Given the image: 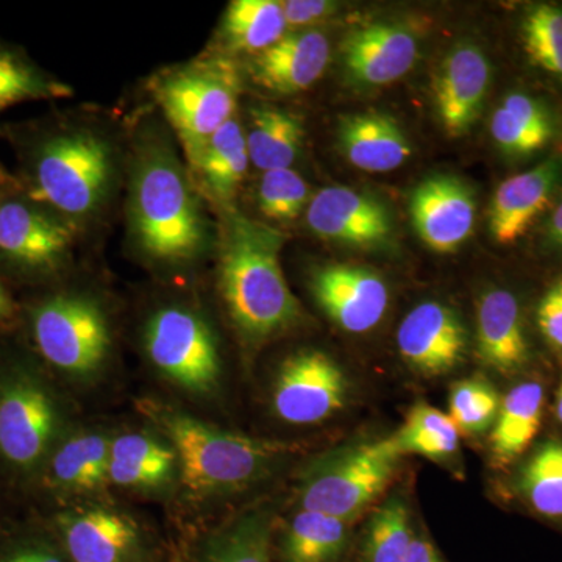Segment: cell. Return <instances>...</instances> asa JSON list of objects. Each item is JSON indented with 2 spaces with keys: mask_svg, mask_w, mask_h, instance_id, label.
Masks as SVG:
<instances>
[{
  "mask_svg": "<svg viewBox=\"0 0 562 562\" xmlns=\"http://www.w3.org/2000/svg\"><path fill=\"white\" fill-rule=\"evenodd\" d=\"M284 236L261 222L231 213L222 239L220 286L233 324L251 341L286 331L301 305L281 269Z\"/></svg>",
  "mask_w": 562,
  "mask_h": 562,
  "instance_id": "obj_1",
  "label": "cell"
},
{
  "mask_svg": "<svg viewBox=\"0 0 562 562\" xmlns=\"http://www.w3.org/2000/svg\"><path fill=\"white\" fill-rule=\"evenodd\" d=\"M131 221L139 249L151 260H194L206 244L201 203L179 160L165 147L144 150L133 172Z\"/></svg>",
  "mask_w": 562,
  "mask_h": 562,
  "instance_id": "obj_2",
  "label": "cell"
},
{
  "mask_svg": "<svg viewBox=\"0 0 562 562\" xmlns=\"http://www.w3.org/2000/svg\"><path fill=\"white\" fill-rule=\"evenodd\" d=\"M139 412L171 443L184 486L201 494L257 482L283 452L280 443L221 430L165 403L139 402Z\"/></svg>",
  "mask_w": 562,
  "mask_h": 562,
  "instance_id": "obj_3",
  "label": "cell"
},
{
  "mask_svg": "<svg viewBox=\"0 0 562 562\" xmlns=\"http://www.w3.org/2000/svg\"><path fill=\"white\" fill-rule=\"evenodd\" d=\"M241 80L225 58L192 63L155 81V98L191 162L211 136L235 117Z\"/></svg>",
  "mask_w": 562,
  "mask_h": 562,
  "instance_id": "obj_4",
  "label": "cell"
},
{
  "mask_svg": "<svg viewBox=\"0 0 562 562\" xmlns=\"http://www.w3.org/2000/svg\"><path fill=\"white\" fill-rule=\"evenodd\" d=\"M113 177V151L95 133H63L44 143L33 168L32 198L66 216L83 217L101 206Z\"/></svg>",
  "mask_w": 562,
  "mask_h": 562,
  "instance_id": "obj_5",
  "label": "cell"
},
{
  "mask_svg": "<svg viewBox=\"0 0 562 562\" xmlns=\"http://www.w3.org/2000/svg\"><path fill=\"white\" fill-rule=\"evenodd\" d=\"M401 458L387 438L325 454L303 475L302 509L328 514L349 524L383 494Z\"/></svg>",
  "mask_w": 562,
  "mask_h": 562,
  "instance_id": "obj_6",
  "label": "cell"
},
{
  "mask_svg": "<svg viewBox=\"0 0 562 562\" xmlns=\"http://www.w3.org/2000/svg\"><path fill=\"white\" fill-rule=\"evenodd\" d=\"M36 346L55 368L90 376L109 357L111 331L99 303L80 294H58L33 313Z\"/></svg>",
  "mask_w": 562,
  "mask_h": 562,
  "instance_id": "obj_7",
  "label": "cell"
},
{
  "mask_svg": "<svg viewBox=\"0 0 562 562\" xmlns=\"http://www.w3.org/2000/svg\"><path fill=\"white\" fill-rule=\"evenodd\" d=\"M144 349L154 368L181 390L211 394L220 386L216 336L191 310L168 306L151 314L144 330Z\"/></svg>",
  "mask_w": 562,
  "mask_h": 562,
  "instance_id": "obj_8",
  "label": "cell"
},
{
  "mask_svg": "<svg viewBox=\"0 0 562 562\" xmlns=\"http://www.w3.org/2000/svg\"><path fill=\"white\" fill-rule=\"evenodd\" d=\"M349 382L338 362L319 350H303L281 364L273 384V412L292 425H313L344 408Z\"/></svg>",
  "mask_w": 562,
  "mask_h": 562,
  "instance_id": "obj_9",
  "label": "cell"
},
{
  "mask_svg": "<svg viewBox=\"0 0 562 562\" xmlns=\"http://www.w3.org/2000/svg\"><path fill=\"white\" fill-rule=\"evenodd\" d=\"M57 427V405L38 380L21 373L0 384V453L10 464L38 465Z\"/></svg>",
  "mask_w": 562,
  "mask_h": 562,
  "instance_id": "obj_10",
  "label": "cell"
},
{
  "mask_svg": "<svg viewBox=\"0 0 562 562\" xmlns=\"http://www.w3.org/2000/svg\"><path fill=\"white\" fill-rule=\"evenodd\" d=\"M312 291L322 312L353 335L375 328L390 306V288L364 266H322L313 273Z\"/></svg>",
  "mask_w": 562,
  "mask_h": 562,
  "instance_id": "obj_11",
  "label": "cell"
},
{
  "mask_svg": "<svg viewBox=\"0 0 562 562\" xmlns=\"http://www.w3.org/2000/svg\"><path fill=\"white\" fill-rule=\"evenodd\" d=\"M306 224L322 239L362 249L384 246L394 232L382 202L346 187L317 192L306 206Z\"/></svg>",
  "mask_w": 562,
  "mask_h": 562,
  "instance_id": "obj_12",
  "label": "cell"
},
{
  "mask_svg": "<svg viewBox=\"0 0 562 562\" xmlns=\"http://www.w3.org/2000/svg\"><path fill=\"white\" fill-rule=\"evenodd\" d=\"M403 361L427 376L443 375L464 360L468 330L454 310L424 302L406 314L397 330Z\"/></svg>",
  "mask_w": 562,
  "mask_h": 562,
  "instance_id": "obj_13",
  "label": "cell"
},
{
  "mask_svg": "<svg viewBox=\"0 0 562 562\" xmlns=\"http://www.w3.org/2000/svg\"><path fill=\"white\" fill-rule=\"evenodd\" d=\"M409 211L422 241L439 254H452L471 236L476 203L464 181L436 176L414 190Z\"/></svg>",
  "mask_w": 562,
  "mask_h": 562,
  "instance_id": "obj_14",
  "label": "cell"
},
{
  "mask_svg": "<svg viewBox=\"0 0 562 562\" xmlns=\"http://www.w3.org/2000/svg\"><path fill=\"white\" fill-rule=\"evenodd\" d=\"M60 536L70 562H150L138 525L110 509L68 514L60 520Z\"/></svg>",
  "mask_w": 562,
  "mask_h": 562,
  "instance_id": "obj_15",
  "label": "cell"
},
{
  "mask_svg": "<svg viewBox=\"0 0 562 562\" xmlns=\"http://www.w3.org/2000/svg\"><path fill=\"white\" fill-rule=\"evenodd\" d=\"M72 231L35 206L10 201L0 205V251L22 268L52 269L65 260Z\"/></svg>",
  "mask_w": 562,
  "mask_h": 562,
  "instance_id": "obj_16",
  "label": "cell"
},
{
  "mask_svg": "<svg viewBox=\"0 0 562 562\" xmlns=\"http://www.w3.org/2000/svg\"><path fill=\"white\" fill-rule=\"evenodd\" d=\"M417 41L394 24H372L351 32L342 43L350 79L364 87H383L402 79L416 65Z\"/></svg>",
  "mask_w": 562,
  "mask_h": 562,
  "instance_id": "obj_17",
  "label": "cell"
},
{
  "mask_svg": "<svg viewBox=\"0 0 562 562\" xmlns=\"http://www.w3.org/2000/svg\"><path fill=\"white\" fill-rule=\"evenodd\" d=\"M330 61V41L319 31L284 35L269 49L251 58L249 72L255 83L279 94L308 90Z\"/></svg>",
  "mask_w": 562,
  "mask_h": 562,
  "instance_id": "obj_18",
  "label": "cell"
},
{
  "mask_svg": "<svg viewBox=\"0 0 562 562\" xmlns=\"http://www.w3.org/2000/svg\"><path fill=\"white\" fill-rule=\"evenodd\" d=\"M490 80V61L479 47L461 46L446 58L436 85V106L450 136L471 131L483 109Z\"/></svg>",
  "mask_w": 562,
  "mask_h": 562,
  "instance_id": "obj_19",
  "label": "cell"
},
{
  "mask_svg": "<svg viewBox=\"0 0 562 562\" xmlns=\"http://www.w3.org/2000/svg\"><path fill=\"white\" fill-rule=\"evenodd\" d=\"M560 173V162L549 160L503 181L491 206L490 227L495 241L509 246L522 238L532 221L549 205Z\"/></svg>",
  "mask_w": 562,
  "mask_h": 562,
  "instance_id": "obj_20",
  "label": "cell"
},
{
  "mask_svg": "<svg viewBox=\"0 0 562 562\" xmlns=\"http://www.w3.org/2000/svg\"><path fill=\"white\" fill-rule=\"evenodd\" d=\"M338 143L344 157L360 171H395L412 157V143L401 124L379 111L349 114L339 121Z\"/></svg>",
  "mask_w": 562,
  "mask_h": 562,
  "instance_id": "obj_21",
  "label": "cell"
},
{
  "mask_svg": "<svg viewBox=\"0 0 562 562\" xmlns=\"http://www.w3.org/2000/svg\"><path fill=\"white\" fill-rule=\"evenodd\" d=\"M479 351L487 366L502 373L519 371L527 362L528 342L513 292L487 291L480 301Z\"/></svg>",
  "mask_w": 562,
  "mask_h": 562,
  "instance_id": "obj_22",
  "label": "cell"
},
{
  "mask_svg": "<svg viewBox=\"0 0 562 562\" xmlns=\"http://www.w3.org/2000/svg\"><path fill=\"white\" fill-rule=\"evenodd\" d=\"M179 468L171 443L146 432H125L111 441L109 480L131 490H157Z\"/></svg>",
  "mask_w": 562,
  "mask_h": 562,
  "instance_id": "obj_23",
  "label": "cell"
},
{
  "mask_svg": "<svg viewBox=\"0 0 562 562\" xmlns=\"http://www.w3.org/2000/svg\"><path fill=\"white\" fill-rule=\"evenodd\" d=\"M303 139L305 127L297 114L272 105H258L250 110L246 140L255 168L265 172L291 169L301 154Z\"/></svg>",
  "mask_w": 562,
  "mask_h": 562,
  "instance_id": "obj_24",
  "label": "cell"
},
{
  "mask_svg": "<svg viewBox=\"0 0 562 562\" xmlns=\"http://www.w3.org/2000/svg\"><path fill=\"white\" fill-rule=\"evenodd\" d=\"M249 162L246 132L241 122L233 117L211 136L192 166L206 191L217 202L228 203L241 187Z\"/></svg>",
  "mask_w": 562,
  "mask_h": 562,
  "instance_id": "obj_25",
  "label": "cell"
},
{
  "mask_svg": "<svg viewBox=\"0 0 562 562\" xmlns=\"http://www.w3.org/2000/svg\"><path fill=\"white\" fill-rule=\"evenodd\" d=\"M349 543V524L302 509L281 535V562H339Z\"/></svg>",
  "mask_w": 562,
  "mask_h": 562,
  "instance_id": "obj_26",
  "label": "cell"
},
{
  "mask_svg": "<svg viewBox=\"0 0 562 562\" xmlns=\"http://www.w3.org/2000/svg\"><path fill=\"white\" fill-rule=\"evenodd\" d=\"M542 409L541 384L527 382L508 392L491 436L495 460L506 464L528 449L541 427Z\"/></svg>",
  "mask_w": 562,
  "mask_h": 562,
  "instance_id": "obj_27",
  "label": "cell"
},
{
  "mask_svg": "<svg viewBox=\"0 0 562 562\" xmlns=\"http://www.w3.org/2000/svg\"><path fill=\"white\" fill-rule=\"evenodd\" d=\"M111 441L102 432L72 436L54 453L50 480L72 491H91L109 480Z\"/></svg>",
  "mask_w": 562,
  "mask_h": 562,
  "instance_id": "obj_28",
  "label": "cell"
},
{
  "mask_svg": "<svg viewBox=\"0 0 562 562\" xmlns=\"http://www.w3.org/2000/svg\"><path fill=\"white\" fill-rule=\"evenodd\" d=\"M191 562H272V527L266 513H250L211 532Z\"/></svg>",
  "mask_w": 562,
  "mask_h": 562,
  "instance_id": "obj_29",
  "label": "cell"
},
{
  "mask_svg": "<svg viewBox=\"0 0 562 562\" xmlns=\"http://www.w3.org/2000/svg\"><path fill=\"white\" fill-rule=\"evenodd\" d=\"M286 27L280 2L235 0L222 21V38L228 49L257 55L283 38Z\"/></svg>",
  "mask_w": 562,
  "mask_h": 562,
  "instance_id": "obj_30",
  "label": "cell"
},
{
  "mask_svg": "<svg viewBox=\"0 0 562 562\" xmlns=\"http://www.w3.org/2000/svg\"><path fill=\"white\" fill-rule=\"evenodd\" d=\"M460 435L449 414L428 403H419L413 406L405 424L387 439L402 458L420 454L431 460H443L457 453Z\"/></svg>",
  "mask_w": 562,
  "mask_h": 562,
  "instance_id": "obj_31",
  "label": "cell"
},
{
  "mask_svg": "<svg viewBox=\"0 0 562 562\" xmlns=\"http://www.w3.org/2000/svg\"><path fill=\"white\" fill-rule=\"evenodd\" d=\"M519 487L536 513L562 520V441L536 450L520 472Z\"/></svg>",
  "mask_w": 562,
  "mask_h": 562,
  "instance_id": "obj_32",
  "label": "cell"
},
{
  "mask_svg": "<svg viewBox=\"0 0 562 562\" xmlns=\"http://www.w3.org/2000/svg\"><path fill=\"white\" fill-rule=\"evenodd\" d=\"M414 536L408 506L402 498H392L369 522L362 543V562L405 561Z\"/></svg>",
  "mask_w": 562,
  "mask_h": 562,
  "instance_id": "obj_33",
  "label": "cell"
},
{
  "mask_svg": "<svg viewBox=\"0 0 562 562\" xmlns=\"http://www.w3.org/2000/svg\"><path fill=\"white\" fill-rule=\"evenodd\" d=\"M449 408V416L460 432L480 435L497 419L501 398L490 383L482 379H468L454 384Z\"/></svg>",
  "mask_w": 562,
  "mask_h": 562,
  "instance_id": "obj_34",
  "label": "cell"
},
{
  "mask_svg": "<svg viewBox=\"0 0 562 562\" xmlns=\"http://www.w3.org/2000/svg\"><path fill=\"white\" fill-rule=\"evenodd\" d=\"M257 201L262 216L276 222H291L308 206V184L292 169L268 171L262 173Z\"/></svg>",
  "mask_w": 562,
  "mask_h": 562,
  "instance_id": "obj_35",
  "label": "cell"
},
{
  "mask_svg": "<svg viewBox=\"0 0 562 562\" xmlns=\"http://www.w3.org/2000/svg\"><path fill=\"white\" fill-rule=\"evenodd\" d=\"M525 49L531 60L562 76V9L539 5L524 21Z\"/></svg>",
  "mask_w": 562,
  "mask_h": 562,
  "instance_id": "obj_36",
  "label": "cell"
},
{
  "mask_svg": "<svg viewBox=\"0 0 562 562\" xmlns=\"http://www.w3.org/2000/svg\"><path fill=\"white\" fill-rule=\"evenodd\" d=\"M65 90L41 79L38 74L29 68L20 58L0 54V110L33 99L63 95Z\"/></svg>",
  "mask_w": 562,
  "mask_h": 562,
  "instance_id": "obj_37",
  "label": "cell"
},
{
  "mask_svg": "<svg viewBox=\"0 0 562 562\" xmlns=\"http://www.w3.org/2000/svg\"><path fill=\"white\" fill-rule=\"evenodd\" d=\"M491 133L497 146L508 155H530L546 146V136L539 135L513 116L508 110H495L491 121Z\"/></svg>",
  "mask_w": 562,
  "mask_h": 562,
  "instance_id": "obj_38",
  "label": "cell"
},
{
  "mask_svg": "<svg viewBox=\"0 0 562 562\" xmlns=\"http://www.w3.org/2000/svg\"><path fill=\"white\" fill-rule=\"evenodd\" d=\"M502 106L508 110L517 120L524 122L531 131L549 139L550 136H552L553 128L549 113H547V110L543 109L541 103L536 102L530 95L514 92V94H509L508 98L505 99Z\"/></svg>",
  "mask_w": 562,
  "mask_h": 562,
  "instance_id": "obj_39",
  "label": "cell"
},
{
  "mask_svg": "<svg viewBox=\"0 0 562 562\" xmlns=\"http://www.w3.org/2000/svg\"><path fill=\"white\" fill-rule=\"evenodd\" d=\"M539 327L547 341L562 349V281L547 292L538 310Z\"/></svg>",
  "mask_w": 562,
  "mask_h": 562,
  "instance_id": "obj_40",
  "label": "cell"
},
{
  "mask_svg": "<svg viewBox=\"0 0 562 562\" xmlns=\"http://www.w3.org/2000/svg\"><path fill=\"white\" fill-rule=\"evenodd\" d=\"M288 25H308L327 18L336 9L335 3L325 0H290L281 3Z\"/></svg>",
  "mask_w": 562,
  "mask_h": 562,
  "instance_id": "obj_41",
  "label": "cell"
},
{
  "mask_svg": "<svg viewBox=\"0 0 562 562\" xmlns=\"http://www.w3.org/2000/svg\"><path fill=\"white\" fill-rule=\"evenodd\" d=\"M0 562H70L65 553L46 543H21L0 554Z\"/></svg>",
  "mask_w": 562,
  "mask_h": 562,
  "instance_id": "obj_42",
  "label": "cell"
},
{
  "mask_svg": "<svg viewBox=\"0 0 562 562\" xmlns=\"http://www.w3.org/2000/svg\"><path fill=\"white\" fill-rule=\"evenodd\" d=\"M403 562H446L435 543L424 535L414 536L409 552Z\"/></svg>",
  "mask_w": 562,
  "mask_h": 562,
  "instance_id": "obj_43",
  "label": "cell"
},
{
  "mask_svg": "<svg viewBox=\"0 0 562 562\" xmlns=\"http://www.w3.org/2000/svg\"><path fill=\"white\" fill-rule=\"evenodd\" d=\"M550 232H552L554 241L562 246V202L558 205L557 211H554Z\"/></svg>",
  "mask_w": 562,
  "mask_h": 562,
  "instance_id": "obj_44",
  "label": "cell"
},
{
  "mask_svg": "<svg viewBox=\"0 0 562 562\" xmlns=\"http://www.w3.org/2000/svg\"><path fill=\"white\" fill-rule=\"evenodd\" d=\"M11 312H13V303H11L9 292L5 291L2 281H0V321L7 319Z\"/></svg>",
  "mask_w": 562,
  "mask_h": 562,
  "instance_id": "obj_45",
  "label": "cell"
},
{
  "mask_svg": "<svg viewBox=\"0 0 562 562\" xmlns=\"http://www.w3.org/2000/svg\"><path fill=\"white\" fill-rule=\"evenodd\" d=\"M557 416L562 424V384L560 387V392H558V401H557Z\"/></svg>",
  "mask_w": 562,
  "mask_h": 562,
  "instance_id": "obj_46",
  "label": "cell"
}]
</instances>
